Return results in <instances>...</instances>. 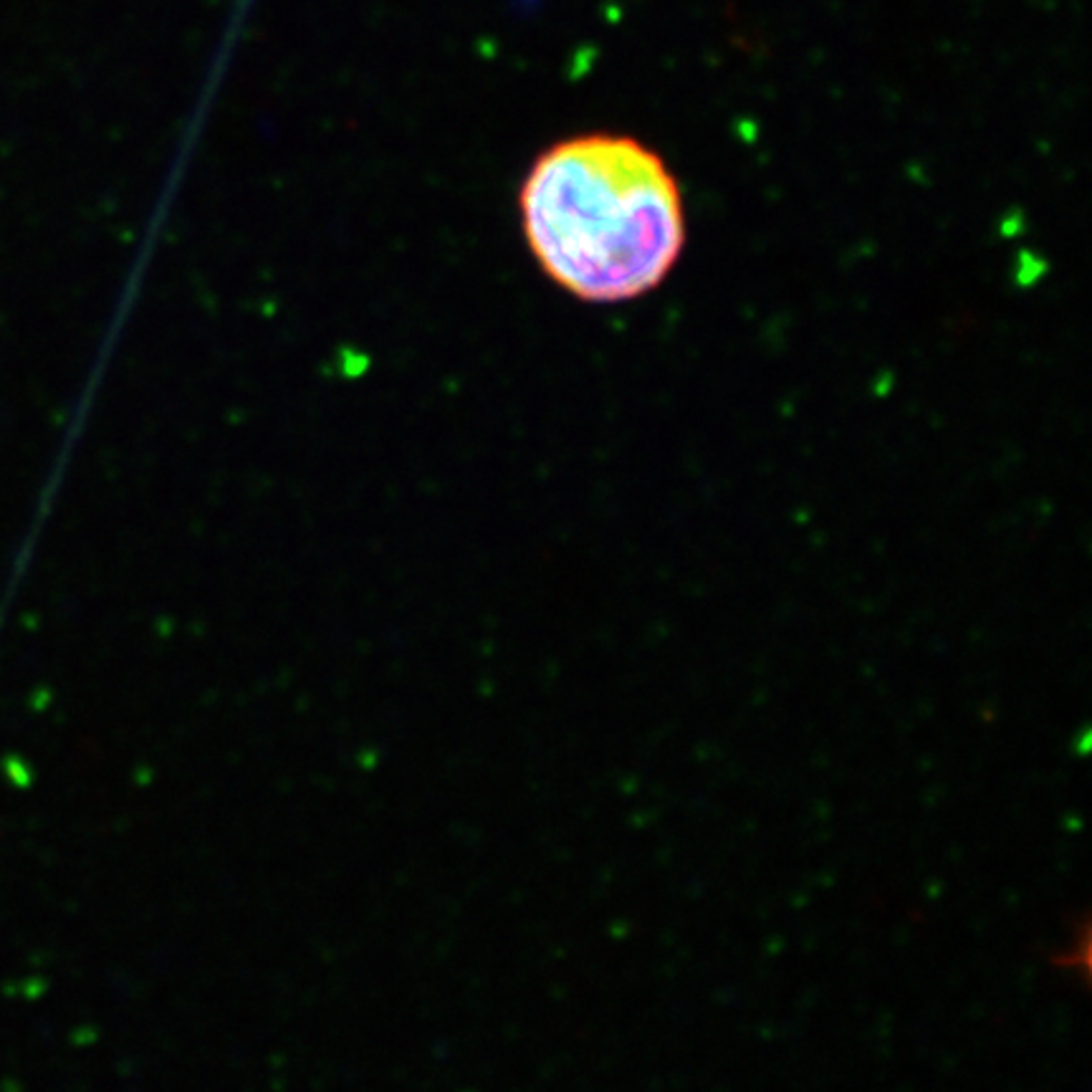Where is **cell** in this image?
Wrapping results in <instances>:
<instances>
[{
    "instance_id": "1",
    "label": "cell",
    "mask_w": 1092,
    "mask_h": 1092,
    "mask_svg": "<svg viewBox=\"0 0 1092 1092\" xmlns=\"http://www.w3.org/2000/svg\"><path fill=\"white\" fill-rule=\"evenodd\" d=\"M531 256L551 283L587 304L656 291L686 250V203L665 157L620 132L549 144L518 190Z\"/></svg>"
}]
</instances>
